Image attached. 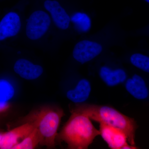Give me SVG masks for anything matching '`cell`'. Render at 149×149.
Listing matches in <instances>:
<instances>
[{
  "mask_svg": "<svg viewBox=\"0 0 149 149\" xmlns=\"http://www.w3.org/2000/svg\"><path fill=\"white\" fill-rule=\"evenodd\" d=\"M138 149V148L136 146H131L130 144H127L124 145L121 149Z\"/></svg>",
  "mask_w": 149,
  "mask_h": 149,
  "instance_id": "cell-18",
  "label": "cell"
},
{
  "mask_svg": "<svg viewBox=\"0 0 149 149\" xmlns=\"http://www.w3.org/2000/svg\"><path fill=\"white\" fill-rule=\"evenodd\" d=\"M51 19L47 14L43 11L34 12L30 15L26 25L27 36L32 40L41 38L47 31Z\"/></svg>",
  "mask_w": 149,
  "mask_h": 149,
  "instance_id": "cell-4",
  "label": "cell"
},
{
  "mask_svg": "<svg viewBox=\"0 0 149 149\" xmlns=\"http://www.w3.org/2000/svg\"><path fill=\"white\" fill-rule=\"evenodd\" d=\"M20 27L21 22L18 15L14 12L8 13L0 22V41L15 36Z\"/></svg>",
  "mask_w": 149,
  "mask_h": 149,
  "instance_id": "cell-8",
  "label": "cell"
},
{
  "mask_svg": "<svg viewBox=\"0 0 149 149\" xmlns=\"http://www.w3.org/2000/svg\"><path fill=\"white\" fill-rule=\"evenodd\" d=\"M91 91L90 81L87 79H83L78 82L74 89L68 91L67 98L74 103L81 104L88 100Z\"/></svg>",
  "mask_w": 149,
  "mask_h": 149,
  "instance_id": "cell-12",
  "label": "cell"
},
{
  "mask_svg": "<svg viewBox=\"0 0 149 149\" xmlns=\"http://www.w3.org/2000/svg\"><path fill=\"white\" fill-rule=\"evenodd\" d=\"M100 135L110 148L121 149L128 144L127 137L122 131L103 124H100Z\"/></svg>",
  "mask_w": 149,
  "mask_h": 149,
  "instance_id": "cell-7",
  "label": "cell"
},
{
  "mask_svg": "<svg viewBox=\"0 0 149 149\" xmlns=\"http://www.w3.org/2000/svg\"><path fill=\"white\" fill-rule=\"evenodd\" d=\"M64 115L61 109L46 106L32 112L24 118V123H29L37 129L40 145L54 148L57 130L62 118Z\"/></svg>",
  "mask_w": 149,
  "mask_h": 149,
  "instance_id": "cell-3",
  "label": "cell"
},
{
  "mask_svg": "<svg viewBox=\"0 0 149 149\" xmlns=\"http://www.w3.org/2000/svg\"><path fill=\"white\" fill-rule=\"evenodd\" d=\"M34 129L32 124L29 123L14 128L9 132L2 133L0 142V148L13 149Z\"/></svg>",
  "mask_w": 149,
  "mask_h": 149,
  "instance_id": "cell-6",
  "label": "cell"
},
{
  "mask_svg": "<svg viewBox=\"0 0 149 149\" xmlns=\"http://www.w3.org/2000/svg\"><path fill=\"white\" fill-rule=\"evenodd\" d=\"M14 70L20 77L27 80L37 79L43 72L42 66L34 64L24 59H20L16 62Z\"/></svg>",
  "mask_w": 149,
  "mask_h": 149,
  "instance_id": "cell-10",
  "label": "cell"
},
{
  "mask_svg": "<svg viewBox=\"0 0 149 149\" xmlns=\"http://www.w3.org/2000/svg\"><path fill=\"white\" fill-rule=\"evenodd\" d=\"M99 74L105 84L110 87H114L123 83L127 78L126 73L123 70H112L107 66L102 67Z\"/></svg>",
  "mask_w": 149,
  "mask_h": 149,
  "instance_id": "cell-13",
  "label": "cell"
},
{
  "mask_svg": "<svg viewBox=\"0 0 149 149\" xmlns=\"http://www.w3.org/2000/svg\"><path fill=\"white\" fill-rule=\"evenodd\" d=\"M102 51V46L98 43L83 40L76 44L72 55L77 61L83 64L98 56Z\"/></svg>",
  "mask_w": 149,
  "mask_h": 149,
  "instance_id": "cell-5",
  "label": "cell"
},
{
  "mask_svg": "<svg viewBox=\"0 0 149 149\" xmlns=\"http://www.w3.org/2000/svg\"><path fill=\"white\" fill-rule=\"evenodd\" d=\"M46 9L50 13L56 26L60 29H66L69 27L70 19L64 9L56 1L47 0L44 3Z\"/></svg>",
  "mask_w": 149,
  "mask_h": 149,
  "instance_id": "cell-9",
  "label": "cell"
},
{
  "mask_svg": "<svg viewBox=\"0 0 149 149\" xmlns=\"http://www.w3.org/2000/svg\"><path fill=\"white\" fill-rule=\"evenodd\" d=\"M146 1L147 2H148V3H149V0H146Z\"/></svg>",
  "mask_w": 149,
  "mask_h": 149,
  "instance_id": "cell-19",
  "label": "cell"
},
{
  "mask_svg": "<svg viewBox=\"0 0 149 149\" xmlns=\"http://www.w3.org/2000/svg\"><path fill=\"white\" fill-rule=\"evenodd\" d=\"M71 113L58 138L67 144L68 149H88L95 138L100 135V130L95 128L88 116L76 112Z\"/></svg>",
  "mask_w": 149,
  "mask_h": 149,
  "instance_id": "cell-2",
  "label": "cell"
},
{
  "mask_svg": "<svg viewBox=\"0 0 149 149\" xmlns=\"http://www.w3.org/2000/svg\"><path fill=\"white\" fill-rule=\"evenodd\" d=\"M71 21L75 24L77 29L81 32H88L91 28V19L85 13H77L75 14L71 17Z\"/></svg>",
  "mask_w": 149,
  "mask_h": 149,
  "instance_id": "cell-16",
  "label": "cell"
},
{
  "mask_svg": "<svg viewBox=\"0 0 149 149\" xmlns=\"http://www.w3.org/2000/svg\"><path fill=\"white\" fill-rule=\"evenodd\" d=\"M131 63L136 67L149 73V57L140 54H135L130 57Z\"/></svg>",
  "mask_w": 149,
  "mask_h": 149,
  "instance_id": "cell-17",
  "label": "cell"
},
{
  "mask_svg": "<svg viewBox=\"0 0 149 149\" xmlns=\"http://www.w3.org/2000/svg\"><path fill=\"white\" fill-rule=\"evenodd\" d=\"M40 144V138L37 129L34 128L28 136H26L17 145L14 147L15 149H32Z\"/></svg>",
  "mask_w": 149,
  "mask_h": 149,
  "instance_id": "cell-15",
  "label": "cell"
},
{
  "mask_svg": "<svg viewBox=\"0 0 149 149\" xmlns=\"http://www.w3.org/2000/svg\"><path fill=\"white\" fill-rule=\"evenodd\" d=\"M15 93L14 88L10 82L0 79V112L8 107V102L13 98Z\"/></svg>",
  "mask_w": 149,
  "mask_h": 149,
  "instance_id": "cell-14",
  "label": "cell"
},
{
  "mask_svg": "<svg viewBox=\"0 0 149 149\" xmlns=\"http://www.w3.org/2000/svg\"><path fill=\"white\" fill-rule=\"evenodd\" d=\"M71 111L80 113L100 124L122 131L126 135L129 144L136 146L135 134L137 125L133 118L107 106L76 104Z\"/></svg>",
  "mask_w": 149,
  "mask_h": 149,
  "instance_id": "cell-1",
  "label": "cell"
},
{
  "mask_svg": "<svg viewBox=\"0 0 149 149\" xmlns=\"http://www.w3.org/2000/svg\"><path fill=\"white\" fill-rule=\"evenodd\" d=\"M125 88L130 95L138 100H145L148 97L149 91L146 84L144 79L138 74H134L126 80Z\"/></svg>",
  "mask_w": 149,
  "mask_h": 149,
  "instance_id": "cell-11",
  "label": "cell"
}]
</instances>
